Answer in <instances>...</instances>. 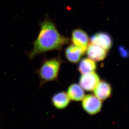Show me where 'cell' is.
Here are the masks:
<instances>
[{
	"label": "cell",
	"instance_id": "6da1fadb",
	"mask_svg": "<svg viewBox=\"0 0 129 129\" xmlns=\"http://www.w3.org/2000/svg\"><path fill=\"white\" fill-rule=\"evenodd\" d=\"M69 41V38L59 33L53 22L46 19L41 24L39 34L27 55L30 59H33L48 51L60 50Z\"/></svg>",
	"mask_w": 129,
	"mask_h": 129
},
{
	"label": "cell",
	"instance_id": "7a4b0ae2",
	"mask_svg": "<svg viewBox=\"0 0 129 129\" xmlns=\"http://www.w3.org/2000/svg\"><path fill=\"white\" fill-rule=\"evenodd\" d=\"M62 62L61 58L58 57L46 59L43 62L37 72L40 80V86L57 79Z\"/></svg>",
	"mask_w": 129,
	"mask_h": 129
},
{
	"label": "cell",
	"instance_id": "3957f363",
	"mask_svg": "<svg viewBox=\"0 0 129 129\" xmlns=\"http://www.w3.org/2000/svg\"><path fill=\"white\" fill-rule=\"evenodd\" d=\"M102 105L101 100L91 94L85 96L82 101V107L90 115H94L99 112L101 109Z\"/></svg>",
	"mask_w": 129,
	"mask_h": 129
},
{
	"label": "cell",
	"instance_id": "277c9868",
	"mask_svg": "<svg viewBox=\"0 0 129 129\" xmlns=\"http://www.w3.org/2000/svg\"><path fill=\"white\" fill-rule=\"evenodd\" d=\"M99 81L98 75L92 72L82 75L80 79L79 84L84 90L90 91L94 90Z\"/></svg>",
	"mask_w": 129,
	"mask_h": 129
},
{
	"label": "cell",
	"instance_id": "5b68a950",
	"mask_svg": "<svg viewBox=\"0 0 129 129\" xmlns=\"http://www.w3.org/2000/svg\"><path fill=\"white\" fill-rule=\"evenodd\" d=\"M72 41L74 45L85 53L89 45V39L85 31L80 29L74 30L72 34Z\"/></svg>",
	"mask_w": 129,
	"mask_h": 129
},
{
	"label": "cell",
	"instance_id": "8992f818",
	"mask_svg": "<svg viewBox=\"0 0 129 129\" xmlns=\"http://www.w3.org/2000/svg\"><path fill=\"white\" fill-rule=\"evenodd\" d=\"M91 44L96 45L107 51L112 46V40L110 36L103 32H98L91 36L90 39Z\"/></svg>",
	"mask_w": 129,
	"mask_h": 129
},
{
	"label": "cell",
	"instance_id": "52a82bcc",
	"mask_svg": "<svg viewBox=\"0 0 129 129\" xmlns=\"http://www.w3.org/2000/svg\"><path fill=\"white\" fill-rule=\"evenodd\" d=\"M107 51L101 47L90 44L88 45L86 52L89 58L94 61H100L106 57Z\"/></svg>",
	"mask_w": 129,
	"mask_h": 129
},
{
	"label": "cell",
	"instance_id": "ba28073f",
	"mask_svg": "<svg viewBox=\"0 0 129 129\" xmlns=\"http://www.w3.org/2000/svg\"><path fill=\"white\" fill-rule=\"evenodd\" d=\"M93 90L95 95L102 101L108 98L112 93L111 86L107 82L103 80L99 81Z\"/></svg>",
	"mask_w": 129,
	"mask_h": 129
},
{
	"label": "cell",
	"instance_id": "9c48e42d",
	"mask_svg": "<svg viewBox=\"0 0 129 129\" xmlns=\"http://www.w3.org/2000/svg\"><path fill=\"white\" fill-rule=\"evenodd\" d=\"M65 56L67 59L72 63H77L79 61L85 53L80 48L76 46L71 45L65 50Z\"/></svg>",
	"mask_w": 129,
	"mask_h": 129
},
{
	"label": "cell",
	"instance_id": "30bf717a",
	"mask_svg": "<svg viewBox=\"0 0 129 129\" xmlns=\"http://www.w3.org/2000/svg\"><path fill=\"white\" fill-rule=\"evenodd\" d=\"M70 99L64 91L56 93L52 96V103L56 108L62 109L66 108L70 103Z\"/></svg>",
	"mask_w": 129,
	"mask_h": 129
},
{
	"label": "cell",
	"instance_id": "8fae6325",
	"mask_svg": "<svg viewBox=\"0 0 129 129\" xmlns=\"http://www.w3.org/2000/svg\"><path fill=\"white\" fill-rule=\"evenodd\" d=\"M67 94L70 99L75 101H81L85 96V92L83 88L77 84H73L70 86Z\"/></svg>",
	"mask_w": 129,
	"mask_h": 129
},
{
	"label": "cell",
	"instance_id": "7c38bea8",
	"mask_svg": "<svg viewBox=\"0 0 129 129\" xmlns=\"http://www.w3.org/2000/svg\"><path fill=\"white\" fill-rule=\"evenodd\" d=\"M96 67L94 61L89 58H84L79 63L78 69L82 74H85L94 72Z\"/></svg>",
	"mask_w": 129,
	"mask_h": 129
}]
</instances>
